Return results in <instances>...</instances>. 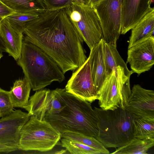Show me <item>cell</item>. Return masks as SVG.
<instances>
[{
    "label": "cell",
    "instance_id": "cell-1",
    "mask_svg": "<svg viewBox=\"0 0 154 154\" xmlns=\"http://www.w3.org/2000/svg\"><path fill=\"white\" fill-rule=\"evenodd\" d=\"M25 39L50 57L65 74L79 68L87 59L83 40L65 8L47 11L26 23Z\"/></svg>",
    "mask_w": 154,
    "mask_h": 154
},
{
    "label": "cell",
    "instance_id": "cell-2",
    "mask_svg": "<svg viewBox=\"0 0 154 154\" xmlns=\"http://www.w3.org/2000/svg\"><path fill=\"white\" fill-rule=\"evenodd\" d=\"M53 91L64 107L58 114L47 112L44 120L61 134L70 131L95 138L98 133V121L91 103L67 92L65 88Z\"/></svg>",
    "mask_w": 154,
    "mask_h": 154
},
{
    "label": "cell",
    "instance_id": "cell-3",
    "mask_svg": "<svg viewBox=\"0 0 154 154\" xmlns=\"http://www.w3.org/2000/svg\"><path fill=\"white\" fill-rule=\"evenodd\" d=\"M16 61L34 91L42 89L54 81L61 82L65 79L64 74L55 62L23 36L20 56Z\"/></svg>",
    "mask_w": 154,
    "mask_h": 154
},
{
    "label": "cell",
    "instance_id": "cell-4",
    "mask_svg": "<svg viewBox=\"0 0 154 154\" xmlns=\"http://www.w3.org/2000/svg\"><path fill=\"white\" fill-rule=\"evenodd\" d=\"M98 121L95 138L106 148L121 147L133 138L134 117L125 109L103 110L94 107Z\"/></svg>",
    "mask_w": 154,
    "mask_h": 154
},
{
    "label": "cell",
    "instance_id": "cell-5",
    "mask_svg": "<svg viewBox=\"0 0 154 154\" xmlns=\"http://www.w3.org/2000/svg\"><path fill=\"white\" fill-rule=\"evenodd\" d=\"M61 137V134L48 122L31 116L21 130L18 149L47 151L53 148Z\"/></svg>",
    "mask_w": 154,
    "mask_h": 154
},
{
    "label": "cell",
    "instance_id": "cell-6",
    "mask_svg": "<svg viewBox=\"0 0 154 154\" xmlns=\"http://www.w3.org/2000/svg\"><path fill=\"white\" fill-rule=\"evenodd\" d=\"M130 77L123 69H118L116 72L112 70L97 93L100 108L105 110L125 109L131 93Z\"/></svg>",
    "mask_w": 154,
    "mask_h": 154
},
{
    "label": "cell",
    "instance_id": "cell-7",
    "mask_svg": "<svg viewBox=\"0 0 154 154\" xmlns=\"http://www.w3.org/2000/svg\"><path fill=\"white\" fill-rule=\"evenodd\" d=\"M90 50L103 39L100 21L92 6L73 3L65 8Z\"/></svg>",
    "mask_w": 154,
    "mask_h": 154
},
{
    "label": "cell",
    "instance_id": "cell-8",
    "mask_svg": "<svg viewBox=\"0 0 154 154\" xmlns=\"http://www.w3.org/2000/svg\"><path fill=\"white\" fill-rule=\"evenodd\" d=\"M99 19L106 42L116 45L121 34V0H100L93 4Z\"/></svg>",
    "mask_w": 154,
    "mask_h": 154
},
{
    "label": "cell",
    "instance_id": "cell-9",
    "mask_svg": "<svg viewBox=\"0 0 154 154\" xmlns=\"http://www.w3.org/2000/svg\"><path fill=\"white\" fill-rule=\"evenodd\" d=\"M65 89L67 92L90 103L97 100L89 57L81 66L72 73Z\"/></svg>",
    "mask_w": 154,
    "mask_h": 154
},
{
    "label": "cell",
    "instance_id": "cell-10",
    "mask_svg": "<svg viewBox=\"0 0 154 154\" xmlns=\"http://www.w3.org/2000/svg\"><path fill=\"white\" fill-rule=\"evenodd\" d=\"M64 107L53 90L42 89L36 91L30 97L27 105L24 109L30 116L43 120L47 112L50 114H58Z\"/></svg>",
    "mask_w": 154,
    "mask_h": 154
},
{
    "label": "cell",
    "instance_id": "cell-11",
    "mask_svg": "<svg viewBox=\"0 0 154 154\" xmlns=\"http://www.w3.org/2000/svg\"><path fill=\"white\" fill-rule=\"evenodd\" d=\"M125 109L134 118L154 119V91L134 85Z\"/></svg>",
    "mask_w": 154,
    "mask_h": 154
},
{
    "label": "cell",
    "instance_id": "cell-12",
    "mask_svg": "<svg viewBox=\"0 0 154 154\" xmlns=\"http://www.w3.org/2000/svg\"><path fill=\"white\" fill-rule=\"evenodd\" d=\"M30 116L20 109L0 119V144L17 148L21 130Z\"/></svg>",
    "mask_w": 154,
    "mask_h": 154
},
{
    "label": "cell",
    "instance_id": "cell-13",
    "mask_svg": "<svg viewBox=\"0 0 154 154\" xmlns=\"http://www.w3.org/2000/svg\"><path fill=\"white\" fill-rule=\"evenodd\" d=\"M127 63L138 75L149 71L154 64V37L128 49Z\"/></svg>",
    "mask_w": 154,
    "mask_h": 154
},
{
    "label": "cell",
    "instance_id": "cell-14",
    "mask_svg": "<svg viewBox=\"0 0 154 154\" xmlns=\"http://www.w3.org/2000/svg\"><path fill=\"white\" fill-rule=\"evenodd\" d=\"M153 0H121V34H125L134 28L140 20L153 8Z\"/></svg>",
    "mask_w": 154,
    "mask_h": 154
},
{
    "label": "cell",
    "instance_id": "cell-15",
    "mask_svg": "<svg viewBox=\"0 0 154 154\" xmlns=\"http://www.w3.org/2000/svg\"><path fill=\"white\" fill-rule=\"evenodd\" d=\"M103 39L90 50L89 56L92 76L97 93L100 89L106 79L104 61Z\"/></svg>",
    "mask_w": 154,
    "mask_h": 154
},
{
    "label": "cell",
    "instance_id": "cell-16",
    "mask_svg": "<svg viewBox=\"0 0 154 154\" xmlns=\"http://www.w3.org/2000/svg\"><path fill=\"white\" fill-rule=\"evenodd\" d=\"M131 29L128 49L154 37V8L146 14Z\"/></svg>",
    "mask_w": 154,
    "mask_h": 154
},
{
    "label": "cell",
    "instance_id": "cell-17",
    "mask_svg": "<svg viewBox=\"0 0 154 154\" xmlns=\"http://www.w3.org/2000/svg\"><path fill=\"white\" fill-rule=\"evenodd\" d=\"M0 33L5 42L9 55L17 61L21 55L23 34L16 31L6 18L0 24Z\"/></svg>",
    "mask_w": 154,
    "mask_h": 154
},
{
    "label": "cell",
    "instance_id": "cell-18",
    "mask_svg": "<svg viewBox=\"0 0 154 154\" xmlns=\"http://www.w3.org/2000/svg\"><path fill=\"white\" fill-rule=\"evenodd\" d=\"M15 12L41 15L47 10L42 0H0Z\"/></svg>",
    "mask_w": 154,
    "mask_h": 154
},
{
    "label": "cell",
    "instance_id": "cell-19",
    "mask_svg": "<svg viewBox=\"0 0 154 154\" xmlns=\"http://www.w3.org/2000/svg\"><path fill=\"white\" fill-rule=\"evenodd\" d=\"M31 89L29 82L25 77L15 81L9 91L14 107L24 108L27 105Z\"/></svg>",
    "mask_w": 154,
    "mask_h": 154
},
{
    "label": "cell",
    "instance_id": "cell-20",
    "mask_svg": "<svg viewBox=\"0 0 154 154\" xmlns=\"http://www.w3.org/2000/svg\"><path fill=\"white\" fill-rule=\"evenodd\" d=\"M103 50L104 61L107 76L112 70L118 66L123 68L129 73H133L128 69L126 64L119 54L116 48V45L103 41Z\"/></svg>",
    "mask_w": 154,
    "mask_h": 154
},
{
    "label": "cell",
    "instance_id": "cell-21",
    "mask_svg": "<svg viewBox=\"0 0 154 154\" xmlns=\"http://www.w3.org/2000/svg\"><path fill=\"white\" fill-rule=\"evenodd\" d=\"M154 145V138L140 139L133 138L129 143L118 148L113 154H145Z\"/></svg>",
    "mask_w": 154,
    "mask_h": 154
},
{
    "label": "cell",
    "instance_id": "cell-22",
    "mask_svg": "<svg viewBox=\"0 0 154 154\" xmlns=\"http://www.w3.org/2000/svg\"><path fill=\"white\" fill-rule=\"evenodd\" d=\"M133 126L134 137L140 139L154 138V119L134 118Z\"/></svg>",
    "mask_w": 154,
    "mask_h": 154
},
{
    "label": "cell",
    "instance_id": "cell-23",
    "mask_svg": "<svg viewBox=\"0 0 154 154\" xmlns=\"http://www.w3.org/2000/svg\"><path fill=\"white\" fill-rule=\"evenodd\" d=\"M61 137L76 141L94 148L101 152L102 154H108L109 151L95 137L81 134L70 131L61 134Z\"/></svg>",
    "mask_w": 154,
    "mask_h": 154
},
{
    "label": "cell",
    "instance_id": "cell-24",
    "mask_svg": "<svg viewBox=\"0 0 154 154\" xmlns=\"http://www.w3.org/2000/svg\"><path fill=\"white\" fill-rule=\"evenodd\" d=\"M40 15L35 14L14 12L6 18L11 26L16 31L20 33L23 34L26 24Z\"/></svg>",
    "mask_w": 154,
    "mask_h": 154
},
{
    "label": "cell",
    "instance_id": "cell-25",
    "mask_svg": "<svg viewBox=\"0 0 154 154\" xmlns=\"http://www.w3.org/2000/svg\"><path fill=\"white\" fill-rule=\"evenodd\" d=\"M61 145L72 154H102L98 150L74 140L62 138Z\"/></svg>",
    "mask_w": 154,
    "mask_h": 154
},
{
    "label": "cell",
    "instance_id": "cell-26",
    "mask_svg": "<svg viewBox=\"0 0 154 154\" xmlns=\"http://www.w3.org/2000/svg\"><path fill=\"white\" fill-rule=\"evenodd\" d=\"M14 107L11 102L9 91L0 87V118L8 116L13 111Z\"/></svg>",
    "mask_w": 154,
    "mask_h": 154
},
{
    "label": "cell",
    "instance_id": "cell-27",
    "mask_svg": "<svg viewBox=\"0 0 154 154\" xmlns=\"http://www.w3.org/2000/svg\"><path fill=\"white\" fill-rule=\"evenodd\" d=\"M47 10L55 11L66 8L72 4V0H42Z\"/></svg>",
    "mask_w": 154,
    "mask_h": 154
},
{
    "label": "cell",
    "instance_id": "cell-28",
    "mask_svg": "<svg viewBox=\"0 0 154 154\" xmlns=\"http://www.w3.org/2000/svg\"><path fill=\"white\" fill-rule=\"evenodd\" d=\"M14 12L0 0V24L4 19Z\"/></svg>",
    "mask_w": 154,
    "mask_h": 154
},
{
    "label": "cell",
    "instance_id": "cell-29",
    "mask_svg": "<svg viewBox=\"0 0 154 154\" xmlns=\"http://www.w3.org/2000/svg\"><path fill=\"white\" fill-rule=\"evenodd\" d=\"M18 149L16 147L7 146L0 144V152L8 153Z\"/></svg>",
    "mask_w": 154,
    "mask_h": 154
},
{
    "label": "cell",
    "instance_id": "cell-30",
    "mask_svg": "<svg viewBox=\"0 0 154 154\" xmlns=\"http://www.w3.org/2000/svg\"><path fill=\"white\" fill-rule=\"evenodd\" d=\"M0 52H7V50L5 42L0 33Z\"/></svg>",
    "mask_w": 154,
    "mask_h": 154
},
{
    "label": "cell",
    "instance_id": "cell-31",
    "mask_svg": "<svg viewBox=\"0 0 154 154\" xmlns=\"http://www.w3.org/2000/svg\"><path fill=\"white\" fill-rule=\"evenodd\" d=\"M100 0H84V5L91 6L93 4Z\"/></svg>",
    "mask_w": 154,
    "mask_h": 154
},
{
    "label": "cell",
    "instance_id": "cell-32",
    "mask_svg": "<svg viewBox=\"0 0 154 154\" xmlns=\"http://www.w3.org/2000/svg\"><path fill=\"white\" fill-rule=\"evenodd\" d=\"M72 3H75L79 4H84V0H72Z\"/></svg>",
    "mask_w": 154,
    "mask_h": 154
},
{
    "label": "cell",
    "instance_id": "cell-33",
    "mask_svg": "<svg viewBox=\"0 0 154 154\" xmlns=\"http://www.w3.org/2000/svg\"><path fill=\"white\" fill-rule=\"evenodd\" d=\"M66 150H61L59 151H56L54 153L55 154H61L65 153L66 152Z\"/></svg>",
    "mask_w": 154,
    "mask_h": 154
},
{
    "label": "cell",
    "instance_id": "cell-34",
    "mask_svg": "<svg viewBox=\"0 0 154 154\" xmlns=\"http://www.w3.org/2000/svg\"><path fill=\"white\" fill-rule=\"evenodd\" d=\"M3 56V55H2V53L0 52V60L1 58Z\"/></svg>",
    "mask_w": 154,
    "mask_h": 154
},
{
    "label": "cell",
    "instance_id": "cell-35",
    "mask_svg": "<svg viewBox=\"0 0 154 154\" xmlns=\"http://www.w3.org/2000/svg\"></svg>",
    "mask_w": 154,
    "mask_h": 154
}]
</instances>
